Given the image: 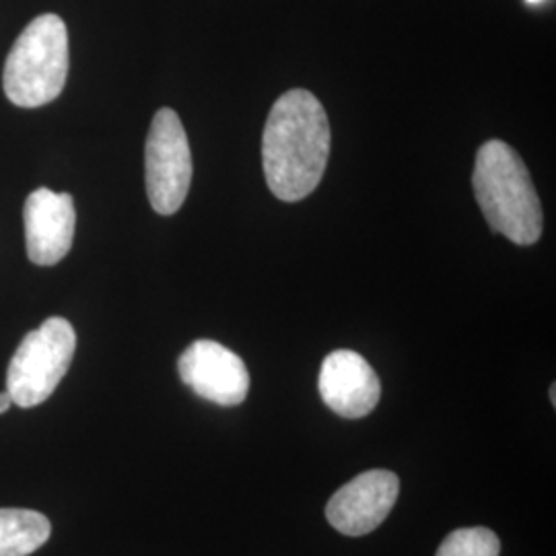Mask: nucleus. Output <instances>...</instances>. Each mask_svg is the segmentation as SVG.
<instances>
[{
	"label": "nucleus",
	"mask_w": 556,
	"mask_h": 556,
	"mask_svg": "<svg viewBox=\"0 0 556 556\" xmlns=\"http://www.w3.org/2000/svg\"><path fill=\"white\" fill-rule=\"evenodd\" d=\"M330 122L318 98L291 89L273 105L262 140L264 178L278 200L309 197L330 157Z\"/></svg>",
	"instance_id": "1"
},
{
	"label": "nucleus",
	"mask_w": 556,
	"mask_h": 556,
	"mask_svg": "<svg viewBox=\"0 0 556 556\" xmlns=\"http://www.w3.org/2000/svg\"><path fill=\"white\" fill-rule=\"evenodd\" d=\"M472 188L491 229L517 245H532L542 236V204L526 163L503 140L480 147Z\"/></svg>",
	"instance_id": "2"
},
{
	"label": "nucleus",
	"mask_w": 556,
	"mask_h": 556,
	"mask_svg": "<svg viewBox=\"0 0 556 556\" xmlns=\"http://www.w3.org/2000/svg\"><path fill=\"white\" fill-rule=\"evenodd\" d=\"M68 77V31L59 15H40L13 43L2 87L17 108H41L56 100Z\"/></svg>",
	"instance_id": "3"
},
{
	"label": "nucleus",
	"mask_w": 556,
	"mask_h": 556,
	"mask_svg": "<svg viewBox=\"0 0 556 556\" xmlns=\"http://www.w3.org/2000/svg\"><path fill=\"white\" fill-rule=\"evenodd\" d=\"M77 349L71 321L50 318L23 338L9 363L7 392L21 408L40 406L66 376Z\"/></svg>",
	"instance_id": "4"
},
{
	"label": "nucleus",
	"mask_w": 556,
	"mask_h": 556,
	"mask_svg": "<svg viewBox=\"0 0 556 556\" xmlns=\"http://www.w3.org/2000/svg\"><path fill=\"white\" fill-rule=\"evenodd\" d=\"M144 178L149 202L160 215L178 213L192 184V153L181 119L161 108L151 122L144 147Z\"/></svg>",
	"instance_id": "5"
},
{
	"label": "nucleus",
	"mask_w": 556,
	"mask_h": 556,
	"mask_svg": "<svg viewBox=\"0 0 556 556\" xmlns=\"http://www.w3.org/2000/svg\"><path fill=\"white\" fill-rule=\"evenodd\" d=\"M181 381L219 406H238L250 392V374L233 351L215 340L192 342L178 361Z\"/></svg>",
	"instance_id": "6"
},
{
	"label": "nucleus",
	"mask_w": 556,
	"mask_h": 556,
	"mask_svg": "<svg viewBox=\"0 0 556 556\" xmlns=\"http://www.w3.org/2000/svg\"><path fill=\"white\" fill-rule=\"evenodd\" d=\"M400 480L390 470H369L346 482L328 501L326 517L344 536L374 532L396 505Z\"/></svg>",
	"instance_id": "7"
},
{
	"label": "nucleus",
	"mask_w": 556,
	"mask_h": 556,
	"mask_svg": "<svg viewBox=\"0 0 556 556\" xmlns=\"http://www.w3.org/2000/svg\"><path fill=\"white\" fill-rule=\"evenodd\" d=\"M27 256L38 266H54L64 258L75 239L77 213L71 194L48 188L34 190L23 208Z\"/></svg>",
	"instance_id": "8"
},
{
	"label": "nucleus",
	"mask_w": 556,
	"mask_h": 556,
	"mask_svg": "<svg viewBox=\"0 0 556 556\" xmlns=\"http://www.w3.org/2000/svg\"><path fill=\"white\" fill-rule=\"evenodd\" d=\"M319 396L338 417H367L381 396V383L374 367L355 351H334L321 363Z\"/></svg>",
	"instance_id": "9"
},
{
	"label": "nucleus",
	"mask_w": 556,
	"mask_h": 556,
	"mask_svg": "<svg viewBox=\"0 0 556 556\" xmlns=\"http://www.w3.org/2000/svg\"><path fill=\"white\" fill-rule=\"evenodd\" d=\"M52 534L50 519L34 509H0V556H29Z\"/></svg>",
	"instance_id": "10"
},
{
	"label": "nucleus",
	"mask_w": 556,
	"mask_h": 556,
	"mask_svg": "<svg viewBox=\"0 0 556 556\" xmlns=\"http://www.w3.org/2000/svg\"><path fill=\"white\" fill-rule=\"evenodd\" d=\"M501 542L489 528H459L445 538L435 556H498Z\"/></svg>",
	"instance_id": "11"
},
{
	"label": "nucleus",
	"mask_w": 556,
	"mask_h": 556,
	"mask_svg": "<svg viewBox=\"0 0 556 556\" xmlns=\"http://www.w3.org/2000/svg\"><path fill=\"white\" fill-rule=\"evenodd\" d=\"M11 406H13V397H11V394H9L7 390L0 392V415H4Z\"/></svg>",
	"instance_id": "12"
},
{
	"label": "nucleus",
	"mask_w": 556,
	"mask_h": 556,
	"mask_svg": "<svg viewBox=\"0 0 556 556\" xmlns=\"http://www.w3.org/2000/svg\"><path fill=\"white\" fill-rule=\"evenodd\" d=\"M551 400H553V404H556L555 386L551 388Z\"/></svg>",
	"instance_id": "13"
},
{
	"label": "nucleus",
	"mask_w": 556,
	"mask_h": 556,
	"mask_svg": "<svg viewBox=\"0 0 556 556\" xmlns=\"http://www.w3.org/2000/svg\"><path fill=\"white\" fill-rule=\"evenodd\" d=\"M526 2H530V4H540V2H544V0H526Z\"/></svg>",
	"instance_id": "14"
}]
</instances>
